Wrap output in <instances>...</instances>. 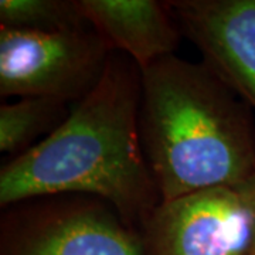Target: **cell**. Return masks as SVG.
I'll use <instances>...</instances> for the list:
<instances>
[{
    "mask_svg": "<svg viewBox=\"0 0 255 255\" xmlns=\"http://www.w3.org/2000/svg\"><path fill=\"white\" fill-rule=\"evenodd\" d=\"M142 70L112 51L100 82L51 135L0 170V206L60 194L110 203L136 228L160 201L146 160L139 110Z\"/></svg>",
    "mask_w": 255,
    "mask_h": 255,
    "instance_id": "6da1fadb",
    "label": "cell"
},
{
    "mask_svg": "<svg viewBox=\"0 0 255 255\" xmlns=\"http://www.w3.org/2000/svg\"><path fill=\"white\" fill-rule=\"evenodd\" d=\"M139 129L160 200L255 174L250 107L204 63L174 54L142 71Z\"/></svg>",
    "mask_w": 255,
    "mask_h": 255,
    "instance_id": "7a4b0ae2",
    "label": "cell"
},
{
    "mask_svg": "<svg viewBox=\"0 0 255 255\" xmlns=\"http://www.w3.org/2000/svg\"><path fill=\"white\" fill-rule=\"evenodd\" d=\"M0 255H145L140 234L110 203L84 194L3 209Z\"/></svg>",
    "mask_w": 255,
    "mask_h": 255,
    "instance_id": "3957f363",
    "label": "cell"
},
{
    "mask_svg": "<svg viewBox=\"0 0 255 255\" xmlns=\"http://www.w3.org/2000/svg\"><path fill=\"white\" fill-rule=\"evenodd\" d=\"M111 54L90 24L53 33L0 27V95L77 104L100 82Z\"/></svg>",
    "mask_w": 255,
    "mask_h": 255,
    "instance_id": "277c9868",
    "label": "cell"
},
{
    "mask_svg": "<svg viewBox=\"0 0 255 255\" xmlns=\"http://www.w3.org/2000/svg\"><path fill=\"white\" fill-rule=\"evenodd\" d=\"M253 216L240 187L160 200L139 227L145 255H250Z\"/></svg>",
    "mask_w": 255,
    "mask_h": 255,
    "instance_id": "5b68a950",
    "label": "cell"
},
{
    "mask_svg": "<svg viewBox=\"0 0 255 255\" xmlns=\"http://www.w3.org/2000/svg\"><path fill=\"white\" fill-rule=\"evenodd\" d=\"M172 16L209 65L255 108V0H170Z\"/></svg>",
    "mask_w": 255,
    "mask_h": 255,
    "instance_id": "8992f818",
    "label": "cell"
},
{
    "mask_svg": "<svg viewBox=\"0 0 255 255\" xmlns=\"http://www.w3.org/2000/svg\"><path fill=\"white\" fill-rule=\"evenodd\" d=\"M82 17L108 44L128 55L143 71L174 55L183 33L166 1L78 0Z\"/></svg>",
    "mask_w": 255,
    "mask_h": 255,
    "instance_id": "52a82bcc",
    "label": "cell"
},
{
    "mask_svg": "<svg viewBox=\"0 0 255 255\" xmlns=\"http://www.w3.org/2000/svg\"><path fill=\"white\" fill-rule=\"evenodd\" d=\"M68 104L47 97H26L0 107V150L24 153L51 135L70 115Z\"/></svg>",
    "mask_w": 255,
    "mask_h": 255,
    "instance_id": "ba28073f",
    "label": "cell"
},
{
    "mask_svg": "<svg viewBox=\"0 0 255 255\" xmlns=\"http://www.w3.org/2000/svg\"><path fill=\"white\" fill-rule=\"evenodd\" d=\"M78 0H1L0 27L26 31H63L82 27Z\"/></svg>",
    "mask_w": 255,
    "mask_h": 255,
    "instance_id": "9c48e42d",
    "label": "cell"
},
{
    "mask_svg": "<svg viewBox=\"0 0 255 255\" xmlns=\"http://www.w3.org/2000/svg\"><path fill=\"white\" fill-rule=\"evenodd\" d=\"M240 189L243 190L246 196L247 201L250 204L251 209V216H253V231H251V244H250V255H255V174L244 183L243 186H240Z\"/></svg>",
    "mask_w": 255,
    "mask_h": 255,
    "instance_id": "30bf717a",
    "label": "cell"
}]
</instances>
